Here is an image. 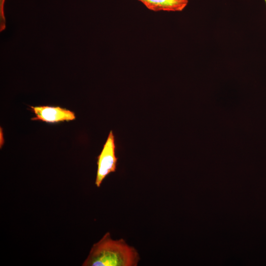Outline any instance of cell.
<instances>
[{
  "label": "cell",
  "instance_id": "obj_1",
  "mask_svg": "<svg viewBox=\"0 0 266 266\" xmlns=\"http://www.w3.org/2000/svg\"><path fill=\"white\" fill-rule=\"evenodd\" d=\"M140 259L137 250L121 238L113 240L107 233L95 243L83 266H136Z\"/></svg>",
  "mask_w": 266,
  "mask_h": 266
},
{
  "label": "cell",
  "instance_id": "obj_2",
  "mask_svg": "<svg viewBox=\"0 0 266 266\" xmlns=\"http://www.w3.org/2000/svg\"><path fill=\"white\" fill-rule=\"evenodd\" d=\"M115 138L111 130L108 134L100 154L97 157V172L95 184L100 186L107 175L116 171L118 158L116 153Z\"/></svg>",
  "mask_w": 266,
  "mask_h": 266
},
{
  "label": "cell",
  "instance_id": "obj_3",
  "mask_svg": "<svg viewBox=\"0 0 266 266\" xmlns=\"http://www.w3.org/2000/svg\"><path fill=\"white\" fill-rule=\"evenodd\" d=\"M35 117L33 120H39L47 123L69 121L75 119L73 112L60 106H31Z\"/></svg>",
  "mask_w": 266,
  "mask_h": 266
},
{
  "label": "cell",
  "instance_id": "obj_4",
  "mask_svg": "<svg viewBox=\"0 0 266 266\" xmlns=\"http://www.w3.org/2000/svg\"><path fill=\"white\" fill-rule=\"evenodd\" d=\"M154 11L179 12L187 5L188 0H138Z\"/></svg>",
  "mask_w": 266,
  "mask_h": 266
},
{
  "label": "cell",
  "instance_id": "obj_5",
  "mask_svg": "<svg viewBox=\"0 0 266 266\" xmlns=\"http://www.w3.org/2000/svg\"><path fill=\"white\" fill-rule=\"evenodd\" d=\"M5 0H0V31H3L6 27V21L4 15V3Z\"/></svg>",
  "mask_w": 266,
  "mask_h": 266
},
{
  "label": "cell",
  "instance_id": "obj_6",
  "mask_svg": "<svg viewBox=\"0 0 266 266\" xmlns=\"http://www.w3.org/2000/svg\"><path fill=\"white\" fill-rule=\"evenodd\" d=\"M265 0V2H266V0Z\"/></svg>",
  "mask_w": 266,
  "mask_h": 266
}]
</instances>
